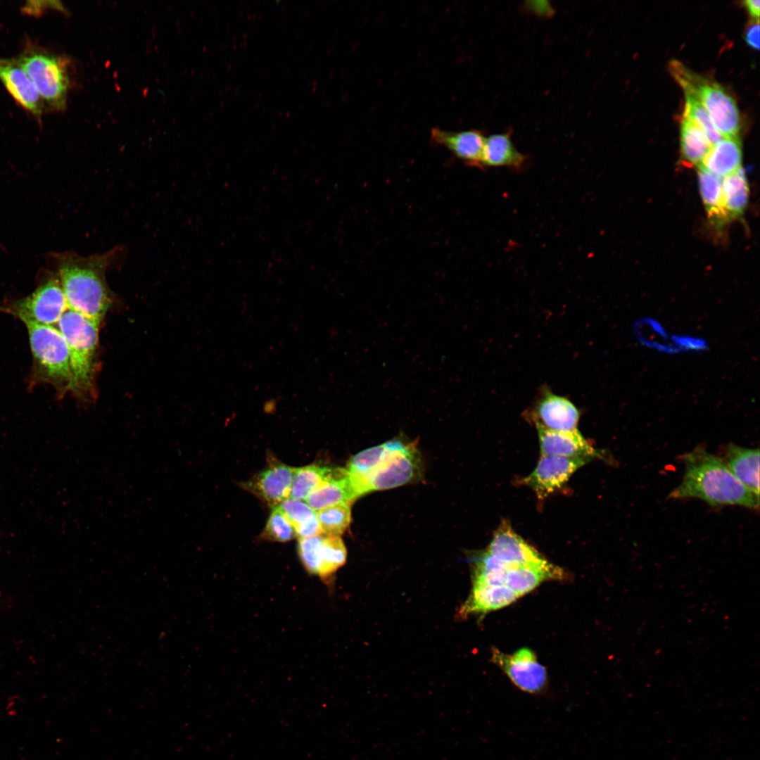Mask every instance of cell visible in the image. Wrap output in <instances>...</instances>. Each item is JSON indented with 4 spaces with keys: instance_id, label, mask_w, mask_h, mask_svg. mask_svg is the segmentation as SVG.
<instances>
[{
    "instance_id": "9a60e30c",
    "label": "cell",
    "mask_w": 760,
    "mask_h": 760,
    "mask_svg": "<svg viewBox=\"0 0 760 760\" xmlns=\"http://www.w3.org/2000/svg\"><path fill=\"white\" fill-rule=\"evenodd\" d=\"M580 414L569 400L550 392L544 393L535 408L534 422L557 431L577 430Z\"/></svg>"
},
{
    "instance_id": "e575fe53",
    "label": "cell",
    "mask_w": 760,
    "mask_h": 760,
    "mask_svg": "<svg viewBox=\"0 0 760 760\" xmlns=\"http://www.w3.org/2000/svg\"><path fill=\"white\" fill-rule=\"evenodd\" d=\"M759 0H746L743 2L752 20L759 21Z\"/></svg>"
},
{
    "instance_id": "5b68a950",
    "label": "cell",
    "mask_w": 760,
    "mask_h": 760,
    "mask_svg": "<svg viewBox=\"0 0 760 760\" xmlns=\"http://www.w3.org/2000/svg\"><path fill=\"white\" fill-rule=\"evenodd\" d=\"M669 68L683 91L697 98L723 137H738L741 129L740 112L735 99L723 87L694 72L676 60L670 62Z\"/></svg>"
},
{
    "instance_id": "3957f363",
    "label": "cell",
    "mask_w": 760,
    "mask_h": 760,
    "mask_svg": "<svg viewBox=\"0 0 760 760\" xmlns=\"http://www.w3.org/2000/svg\"><path fill=\"white\" fill-rule=\"evenodd\" d=\"M99 326L69 309L58 322V329L68 348L72 377L70 391L80 398L94 394Z\"/></svg>"
},
{
    "instance_id": "ba28073f",
    "label": "cell",
    "mask_w": 760,
    "mask_h": 760,
    "mask_svg": "<svg viewBox=\"0 0 760 760\" xmlns=\"http://www.w3.org/2000/svg\"><path fill=\"white\" fill-rule=\"evenodd\" d=\"M68 309L60 281L51 277L6 309L23 323L53 326Z\"/></svg>"
},
{
    "instance_id": "cb8c5ba5",
    "label": "cell",
    "mask_w": 760,
    "mask_h": 760,
    "mask_svg": "<svg viewBox=\"0 0 760 760\" xmlns=\"http://www.w3.org/2000/svg\"><path fill=\"white\" fill-rule=\"evenodd\" d=\"M295 528L299 538L322 534L316 511L307 503L288 498L277 505Z\"/></svg>"
},
{
    "instance_id": "836d02e7",
    "label": "cell",
    "mask_w": 760,
    "mask_h": 760,
    "mask_svg": "<svg viewBox=\"0 0 760 760\" xmlns=\"http://www.w3.org/2000/svg\"><path fill=\"white\" fill-rule=\"evenodd\" d=\"M744 39L752 49H759V21L752 20L745 31Z\"/></svg>"
},
{
    "instance_id": "52a82bcc",
    "label": "cell",
    "mask_w": 760,
    "mask_h": 760,
    "mask_svg": "<svg viewBox=\"0 0 760 760\" xmlns=\"http://www.w3.org/2000/svg\"><path fill=\"white\" fill-rule=\"evenodd\" d=\"M388 450L379 464L356 484L360 495L373 490L395 488L417 478L420 460L414 444L398 439L388 441Z\"/></svg>"
},
{
    "instance_id": "4dcf8cb0",
    "label": "cell",
    "mask_w": 760,
    "mask_h": 760,
    "mask_svg": "<svg viewBox=\"0 0 760 760\" xmlns=\"http://www.w3.org/2000/svg\"><path fill=\"white\" fill-rule=\"evenodd\" d=\"M684 94L685 102L683 116L702 130L711 145H714L723 137L714 126L708 113L697 98L687 91H684Z\"/></svg>"
},
{
    "instance_id": "4fadbf2b",
    "label": "cell",
    "mask_w": 760,
    "mask_h": 760,
    "mask_svg": "<svg viewBox=\"0 0 760 760\" xmlns=\"http://www.w3.org/2000/svg\"><path fill=\"white\" fill-rule=\"evenodd\" d=\"M294 469L285 464L271 461L269 466L243 486L271 505H279L289 498Z\"/></svg>"
},
{
    "instance_id": "83f0119b",
    "label": "cell",
    "mask_w": 760,
    "mask_h": 760,
    "mask_svg": "<svg viewBox=\"0 0 760 760\" xmlns=\"http://www.w3.org/2000/svg\"><path fill=\"white\" fill-rule=\"evenodd\" d=\"M335 470L317 464L295 468L289 497L299 500L306 499L311 492L329 479Z\"/></svg>"
},
{
    "instance_id": "7c38bea8",
    "label": "cell",
    "mask_w": 760,
    "mask_h": 760,
    "mask_svg": "<svg viewBox=\"0 0 760 760\" xmlns=\"http://www.w3.org/2000/svg\"><path fill=\"white\" fill-rule=\"evenodd\" d=\"M0 80L20 106L41 119L46 110L44 102L16 58H0Z\"/></svg>"
},
{
    "instance_id": "ac0fdd59",
    "label": "cell",
    "mask_w": 760,
    "mask_h": 760,
    "mask_svg": "<svg viewBox=\"0 0 760 760\" xmlns=\"http://www.w3.org/2000/svg\"><path fill=\"white\" fill-rule=\"evenodd\" d=\"M518 597L519 596L505 585L472 584L471 593L462 604L459 614L467 617L471 614H486L509 605Z\"/></svg>"
},
{
    "instance_id": "d4e9b609",
    "label": "cell",
    "mask_w": 760,
    "mask_h": 760,
    "mask_svg": "<svg viewBox=\"0 0 760 760\" xmlns=\"http://www.w3.org/2000/svg\"><path fill=\"white\" fill-rule=\"evenodd\" d=\"M346 557V548L338 536H322L316 576L326 584H331L333 576L345 564Z\"/></svg>"
},
{
    "instance_id": "8fae6325",
    "label": "cell",
    "mask_w": 760,
    "mask_h": 760,
    "mask_svg": "<svg viewBox=\"0 0 760 760\" xmlns=\"http://www.w3.org/2000/svg\"><path fill=\"white\" fill-rule=\"evenodd\" d=\"M509 566H547L551 563L518 535L507 521L497 529L486 550Z\"/></svg>"
},
{
    "instance_id": "f1b7e54d",
    "label": "cell",
    "mask_w": 760,
    "mask_h": 760,
    "mask_svg": "<svg viewBox=\"0 0 760 760\" xmlns=\"http://www.w3.org/2000/svg\"><path fill=\"white\" fill-rule=\"evenodd\" d=\"M388 450V442L360 452L349 461L346 469L354 486L365 479L382 461Z\"/></svg>"
},
{
    "instance_id": "e0dca14e",
    "label": "cell",
    "mask_w": 760,
    "mask_h": 760,
    "mask_svg": "<svg viewBox=\"0 0 760 760\" xmlns=\"http://www.w3.org/2000/svg\"><path fill=\"white\" fill-rule=\"evenodd\" d=\"M511 137L508 131L486 137L480 168L502 167L520 171L526 167L528 157L517 150Z\"/></svg>"
},
{
    "instance_id": "f546056e",
    "label": "cell",
    "mask_w": 760,
    "mask_h": 760,
    "mask_svg": "<svg viewBox=\"0 0 760 760\" xmlns=\"http://www.w3.org/2000/svg\"><path fill=\"white\" fill-rule=\"evenodd\" d=\"M350 504L341 502L316 512L322 534L339 536L348 528L351 519Z\"/></svg>"
},
{
    "instance_id": "6da1fadb",
    "label": "cell",
    "mask_w": 760,
    "mask_h": 760,
    "mask_svg": "<svg viewBox=\"0 0 760 760\" xmlns=\"http://www.w3.org/2000/svg\"><path fill=\"white\" fill-rule=\"evenodd\" d=\"M122 254L123 248L116 247L89 257L71 253L58 256L60 282L69 310L99 325L112 303L105 274Z\"/></svg>"
},
{
    "instance_id": "d6a6232c",
    "label": "cell",
    "mask_w": 760,
    "mask_h": 760,
    "mask_svg": "<svg viewBox=\"0 0 760 760\" xmlns=\"http://www.w3.org/2000/svg\"><path fill=\"white\" fill-rule=\"evenodd\" d=\"M322 539V535L319 534L298 540V555L304 568L310 574L316 575L318 551Z\"/></svg>"
},
{
    "instance_id": "5bb4252c",
    "label": "cell",
    "mask_w": 760,
    "mask_h": 760,
    "mask_svg": "<svg viewBox=\"0 0 760 760\" xmlns=\"http://www.w3.org/2000/svg\"><path fill=\"white\" fill-rule=\"evenodd\" d=\"M535 424L538 431L541 456L585 457L592 459L602 456L578 429L567 432L557 431L545 429L537 423Z\"/></svg>"
},
{
    "instance_id": "1f68e13d",
    "label": "cell",
    "mask_w": 760,
    "mask_h": 760,
    "mask_svg": "<svg viewBox=\"0 0 760 760\" xmlns=\"http://www.w3.org/2000/svg\"><path fill=\"white\" fill-rule=\"evenodd\" d=\"M296 536L293 525L279 510L274 507L262 533L265 539L278 542H287Z\"/></svg>"
},
{
    "instance_id": "9c48e42d",
    "label": "cell",
    "mask_w": 760,
    "mask_h": 760,
    "mask_svg": "<svg viewBox=\"0 0 760 760\" xmlns=\"http://www.w3.org/2000/svg\"><path fill=\"white\" fill-rule=\"evenodd\" d=\"M492 659L521 691L533 695L545 693L547 671L530 649L522 648L511 654L494 649Z\"/></svg>"
},
{
    "instance_id": "4316f807",
    "label": "cell",
    "mask_w": 760,
    "mask_h": 760,
    "mask_svg": "<svg viewBox=\"0 0 760 760\" xmlns=\"http://www.w3.org/2000/svg\"><path fill=\"white\" fill-rule=\"evenodd\" d=\"M699 191L709 219L716 225L728 218L722 205V178L698 167Z\"/></svg>"
},
{
    "instance_id": "2e32d148",
    "label": "cell",
    "mask_w": 760,
    "mask_h": 760,
    "mask_svg": "<svg viewBox=\"0 0 760 760\" xmlns=\"http://www.w3.org/2000/svg\"><path fill=\"white\" fill-rule=\"evenodd\" d=\"M432 141L448 149L457 158L471 167L480 168L486 137L477 129L448 132L433 128Z\"/></svg>"
},
{
    "instance_id": "8992f818",
    "label": "cell",
    "mask_w": 760,
    "mask_h": 760,
    "mask_svg": "<svg viewBox=\"0 0 760 760\" xmlns=\"http://www.w3.org/2000/svg\"><path fill=\"white\" fill-rule=\"evenodd\" d=\"M24 324L38 379L52 384L62 393L70 390L72 377L68 348L60 331L53 326Z\"/></svg>"
},
{
    "instance_id": "44dd1931",
    "label": "cell",
    "mask_w": 760,
    "mask_h": 760,
    "mask_svg": "<svg viewBox=\"0 0 760 760\" xmlns=\"http://www.w3.org/2000/svg\"><path fill=\"white\" fill-rule=\"evenodd\" d=\"M742 159L739 137H723L711 146L698 167L723 178L742 168Z\"/></svg>"
},
{
    "instance_id": "7a4b0ae2",
    "label": "cell",
    "mask_w": 760,
    "mask_h": 760,
    "mask_svg": "<svg viewBox=\"0 0 760 760\" xmlns=\"http://www.w3.org/2000/svg\"><path fill=\"white\" fill-rule=\"evenodd\" d=\"M684 474L671 499L699 498L711 506L738 505L758 509L759 497L730 472L724 460L697 445L680 457Z\"/></svg>"
},
{
    "instance_id": "d6986e66",
    "label": "cell",
    "mask_w": 760,
    "mask_h": 760,
    "mask_svg": "<svg viewBox=\"0 0 760 760\" xmlns=\"http://www.w3.org/2000/svg\"><path fill=\"white\" fill-rule=\"evenodd\" d=\"M358 497L346 469L336 468L334 474L311 492L305 500L317 512L336 504L350 503Z\"/></svg>"
},
{
    "instance_id": "277c9868",
    "label": "cell",
    "mask_w": 760,
    "mask_h": 760,
    "mask_svg": "<svg viewBox=\"0 0 760 760\" xmlns=\"http://www.w3.org/2000/svg\"><path fill=\"white\" fill-rule=\"evenodd\" d=\"M16 60L34 85L46 110H64L71 86L70 61L32 43Z\"/></svg>"
},
{
    "instance_id": "484cf974",
    "label": "cell",
    "mask_w": 760,
    "mask_h": 760,
    "mask_svg": "<svg viewBox=\"0 0 760 760\" xmlns=\"http://www.w3.org/2000/svg\"><path fill=\"white\" fill-rule=\"evenodd\" d=\"M712 145L696 125L683 117L680 127V152L685 163L699 166Z\"/></svg>"
},
{
    "instance_id": "30bf717a",
    "label": "cell",
    "mask_w": 760,
    "mask_h": 760,
    "mask_svg": "<svg viewBox=\"0 0 760 760\" xmlns=\"http://www.w3.org/2000/svg\"><path fill=\"white\" fill-rule=\"evenodd\" d=\"M592 460L585 457L543 455L533 471L521 483L543 500L562 488L576 471Z\"/></svg>"
},
{
    "instance_id": "7402d4cb",
    "label": "cell",
    "mask_w": 760,
    "mask_h": 760,
    "mask_svg": "<svg viewBox=\"0 0 760 760\" xmlns=\"http://www.w3.org/2000/svg\"><path fill=\"white\" fill-rule=\"evenodd\" d=\"M564 576V570L552 563L547 566H509L505 585L519 597L545 581L562 579Z\"/></svg>"
},
{
    "instance_id": "603a6c76",
    "label": "cell",
    "mask_w": 760,
    "mask_h": 760,
    "mask_svg": "<svg viewBox=\"0 0 760 760\" xmlns=\"http://www.w3.org/2000/svg\"><path fill=\"white\" fill-rule=\"evenodd\" d=\"M748 199V182L742 168L722 178V205L728 220L743 214Z\"/></svg>"
},
{
    "instance_id": "ffe728a7",
    "label": "cell",
    "mask_w": 760,
    "mask_h": 760,
    "mask_svg": "<svg viewBox=\"0 0 760 760\" xmlns=\"http://www.w3.org/2000/svg\"><path fill=\"white\" fill-rule=\"evenodd\" d=\"M724 461L733 476L759 497V450L729 444Z\"/></svg>"
}]
</instances>
